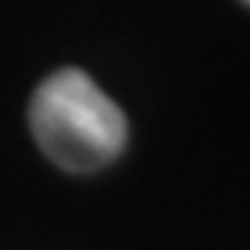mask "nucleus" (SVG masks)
I'll list each match as a JSON object with an SVG mask.
<instances>
[{
    "instance_id": "f257e3e1",
    "label": "nucleus",
    "mask_w": 250,
    "mask_h": 250,
    "mask_svg": "<svg viewBox=\"0 0 250 250\" xmlns=\"http://www.w3.org/2000/svg\"><path fill=\"white\" fill-rule=\"evenodd\" d=\"M27 121L42 154L76 175L109 166L127 145L118 103L76 66L58 69L33 91Z\"/></svg>"
},
{
    "instance_id": "f03ea898",
    "label": "nucleus",
    "mask_w": 250,
    "mask_h": 250,
    "mask_svg": "<svg viewBox=\"0 0 250 250\" xmlns=\"http://www.w3.org/2000/svg\"><path fill=\"white\" fill-rule=\"evenodd\" d=\"M247 3H250V0H247Z\"/></svg>"
}]
</instances>
